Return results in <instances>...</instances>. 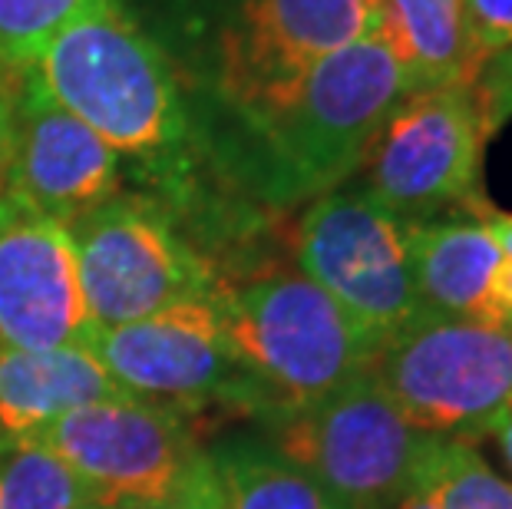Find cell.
<instances>
[{
	"instance_id": "6",
	"label": "cell",
	"mask_w": 512,
	"mask_h": 509,
	"mask_svg": "<svg viewBox=\"0 0 512 509\" xmlns=\"http://www.w3.org/2000/svg\"><path fill=\"white\" fill-rule=\"evenodd\" d=\"M93 328H119L172 305L212 298L215 268L179 215L152 192H116L67 225Z\"/></svg>"
},
{
	"instance_id": "28",
	"label": "cell",
	"mask_w": 512,
	"mask_h": 509,
	"mask_svg": "<svg viewBox=\"0 0 512 509\" xmlns=\"http://www.w3.org/2000/svg\"><path fill=\"white\" fill-rule=\"evenodd\" d=\"M10 443H14V440H10V437H7V433H4V430H0V453H4V450L10 447Z\"/></svg>"
},
{
	"instance_id": "5",
	"label": "cell",
	"mask_w": 512,
	"mask_h": 509,
	"mask_svg": "<svg viewBox=\"0 0 512 509\" xmlns=\"http://www.w3.org/2000/svg\"><path fill=\"white\" fill-rule=\"evenodd\" d=\"M50 450L86 483L93 509H222L202 420L123 394L70 410L24 440Z\"/></svg>"
},
{
	"instance_id": "22",
	"label": "cell",
	"mask_w": 512,
	"mask_h": 509,
	"mask_svg": "<svg viewBox=\"0 0 512 509\" xmlns=\"http://www.w3.org/2000/svg\"><path fill=\"white\" fill-rule=\"evenodd\" d=\"M476 96L479 106H483L486 129L493 136L499 126L512 119V43L483 63L476 77Z\"/></svg>"
},
{
	"instance_id": "1",
	"label": "cell",
	"mask_w": 512,
	"mask_h": 509,
	"mask_svg": "<svg viewBox=\"0 0 512 509\" xmlns=\"http://www.w3.org/2000/svg\"><path fill=\"white\" fill-rule=\"evenodd\" d=\"M403 96L387 43L367 34L314 63L275 110L252 123H192L195 159L225 192L281 215L341 189Z\"/></svg>"
},
{
	"instance_id": "2",
	"label": "cell",
	"mask_w": 512,
	"mask_h": 509,
	"mask_svg": "<svg viewBox=\"0 0 512 509\" xmlns=\"http://www.w3.org/2000/svg\"><path fill=\"white\" fill-rule=\"evenodd\" d=\"M195 126L252 123L314 63L374 34L377 0H169ZM166 47V50H169Z\"/></svg>"
},
{
	"instance_id": "7",
	"label": "cell",
	"mask_w": 512,
	"mask_h": 509,
	"mask_svg": "<svg viewBox=\"0 0 512 509\" xmlns=\"http://www.w3.org/2000/svg\"><path fill=\"white\" fill-rule=\"evenodd\" d=\"M370 377L417 430L489 437L512 407V334L420 308L377 348Z\"/></svg>"
},
{
	"instance_id": "23",
	"label": "cell",
	"mask_w": 512,
	"mask_h": 509,
	"mask_svg": "<svg viewBox=\"0 0 512 509\" xmlns=\"http://www.w3.org/2000/svg\"><path fill=\"white\" fill-rule=\"evenodd\" d=\"M493 324L512 334V258L506 255L493 275Z\"/></svg>"
},
{
	"instance_id": "14",
	"label": "cell",
	"mask_w": 512,
	"mask_h": 509,
	"mask_svg": "<svg viewBox=\"0 0 512 509\" xmlns=\"http://www.w3.org/2000/svg\"><path fill=\"white\" fill-rule=\"evenodd\" d=\"M407 238L420 305L453 318L493 324V275L503 252L486 222L479 215L413 222Z\"/></svg>"
},
{
	"instance_id": "4",
	"label": "cell",
	"mask_w": 512,
	"mask_h": 509,
	"mask_svg": "<svg viewBox=\"0 0 512 509\" xmlns=\"http://www.w3.org/2000/svg\"><path fill=\"white\" fill-rule=\"evenodd\" d=\"M212 301L228 344L265 394L261 427L357 381L377 354L328 291L281 262L219 285Z\"/></svg>"
},
{
	"instance_id": "8",
	"label": "cell",
	"mask_w": 512,
	"mask_h": 509,
	"mask_svg": "<svg viewBox=\"0 0 512 509\" xmlns=\"http://www.w3.org/2000/svg\"><path fill=\"white\" fill-rule=\"evenodd\" d=\"M489 129L476 83L410 93L384 119L361 159L364 192L403 222H433L450 209H486L479 196Z\"/></svg>"
},
{
	"instance_id": "9",
	"label": "cell",
	"mask_w": 512,
	"mask_h": 509,
	"mask_svg": "<svg viewBox=\"0 0 512 509\" xmlns=\"http://www.w3.org/2000/svg\"><path fill=\"white\" fill-rule=\"evenodd\" d=\"M261 437L351 509H390L410 496L437 440L400 414L370 371L318 404L261 427Z\"/></svg>"
},
{
	"instance_id": "12",
	"label": "cell",
	"mask_w": 512,
	"mask_h": 509,
	"mask_svg": "<svg viewBox=\"0 0 512 509\" xmlns=\"http://www.w3.org/2000/svg\"><path fill=\"white\" fill-rule=\"evenodd\" d=\"M123 192V162L90 126L63 110L37 67L10 73V156L4 196L70 225Z\"/></svg>"
},
{
	"instance_id": "3",
	"label": "cell",
	"mask_w": 512,
	"mask_h": 509,
	"mask_svg": "<svg viewBox=\"0 0 512 509\" xmlns=\"http://www.w3.org/2000/svg\"><path fill=\"white\" fill-rule=\"evenodd\" d=\"M34 67L63 110L133 159V176L146 192L166 189L192 169L195 129L185 80L123 0H93Z\"/></svg>"
},
{
	"instance_id": "15",
	"label": "cell",
	"mask_w": 512,
	"mask_h": 509,
	"mask_svg": "<svg viewBox=\"0 0 512 509\" xmlns=\"http://www.w3.org/2000/svg\"><path fill=\"white\" fill-rule=\"evenodd\" d=\"M123 394L83 344L50 351L0 348V430L10 440H24L70 410Z\"/></svg>"
},
{
	"instance_id": "18",
	"label": "cell",
	"mask_w": 512,
	"mask_h": 509,
	"mask_svg": "<svg viewBox=\"0 0 512 509\" xmlns=\"http://www.w3.org/2000/svg\"><path fill=\"white\" fill-rule=\"evenodd\" d=\"M413 493L433 509H512V483L486 463L470 440L437 437Z\"/></svg>"
},
{
	"instance_id": "21",
	"label": "cell",
	"mask_w": 512,
	"mask_h": 509,
	"mask_svg": "<svg viewBox=\"0 0 512 509\" xmlns=\"http://www.w3.org/2000/svg\"><path fill=\"white\" fill-rule=\"evenodd\" d=\"M466 27L479 63L496 57L512 43V0H463Z\"/></svg>"
},
{
	"instance_id": "24",
	"label": "cell",
	"mask_w": 512,
	"mask_h": 509,
	"mask_svg": "<svg viewBox=\"0 0 512 509\" xmlns=\"http://www.w3.org/2000/svg\"><path fill=\"white\" fill-rule=\"evenodd\" d=\"M7 156H10V73L0 70V196L7 182Z\"/></svg>"
},
{
	"instance_id": "19",
	"label": "cell",
	"mask_w": 512,
	"mask_h": 509,
	"mask_svg": "<svg viewBox=\"0 0 512 509\" xmlns=\"http://www.w3.org/2000/svg\"><path fill=\"white\" fill-rule=\"evenodd\" d=\"M0 509H93V493L50 450L10 443L0 453Z\"/></svg>"
},
{
	"instance_id": "16",
	"label": "cell",
	"mask_w": 512,
	"mask_h": 509,
	"mask_svg": "<svg viewBox=\"0 0 512 509\" xmlns=\"http://www.w3.org/2000/svg\"><path fill=\"white\" fill-rule=\"evenodd\" d=\"M374 34L387 43L407 96L476 83L483 70L463 0H377Z\"/></svg>"
},
{
	"instance_id": "29",
	"label": "cell",
	"mask_w": 512,
	"mask_h": 509,
	"mask_svg": "<svg viewBox=\"0 0 512 509\" xmlns=\"http://www.w3.org/2000/svg\"><path fill=\"white\" fill-rule=\"evenodd\" d=\"M119 509H162V506H119Z\"/></svg>"
},
{
	"instance_id": "11",
	"label": "cell",
	"mask_w": 512,
	"mask_h": 509,
	"mask_svg": "<svg viewBox=\"0 0 512 509\" xmlns=\"http://www.w3.org/2000/svg\"><path fill=\"white\" fill-rule=\"evenodd\" d=\"M407 235L410 222L354 186L308 202L294 229L301 275L328 291L377 348L423 308Z\"/></svg>"
},
{
	"instance_id": "10",
	"label": "cell",
	"mask_w": 512,
	"mask_h": 509,
	"mask_svg": "<svg viewBox=\"0 0 512 509\" xmlns=\"http://www.w3.org/2000/svg\"><path fill=\"white\" fill-rule=\"evenodd\" d=\"M86 351L126 394L202 417L225 410L261 427L268 404L252 371L228 344L212 298L172 305L119 328H90Z\"/></svg>"
},
{
	"instance_id": "13",
	"label": "cell",
	"mask_w": 512,
	"mask_h": 509,
	"mask_svg": "<svg viewBox=\"0 0 512 509\" xmlns=\"http://www.w3.org/2000/svg\"><path fill=\"white\" fill-rule=\"evenodd\" d=\"M90 328L67 225L0 196V348H73Z\"/></svg>"
},
{
	"instance_id": "27",
	"label": "cell",
	"mask_w": 512,
	"mask_h": 509,
	"mask_svg": "<svg viewBox=\"0 0 512 509\" xmlns=\"http://www.w3.org/2000/svg\"><path fill=\"white\" fill-rule=\"evenodd\" d=\"M390 509H433V503L427 500V496L410 493V496H403V500H400L397 506H390Z\"/></svg>"
},
{
	"instance_id": "20",
	"label": "cell",
	"mask_w": 512,
	"mask_h": 509,
	"mask_svg": "<svg viewBox=\"0 0 512 509\" xmlns=\"http://www.w3.org/2000/svg\"><path fill=\"white\" fill-rule=\"evenodd\" d=\"M93 0H0V70L34 67L50 40Z\"/></svg>"
},
{
	"instance_id": "17",
	"label": "cell",
	"mask_w": 512,
	"mask_h": 509,
	"mask_svg": "<svg viewBox=\"0 0 512 509\" xmlns=\"http://www.w3.org/2000/svg\"><path fill=\"white\" fill-rule=\"evenodd\" d=\"M222 509H351L261 433L209 443Z\"/></svg>"
},
{
	"instance_id": "26",
	"label": "cell",
	"mask_w": 512,
	"mask_h": 509,
	"mask_svg": "<svg viewBox=\"0 0 512 509\" xmlns=\"http://www.w3.org/2000/svg\"><path fill=\"white\" fill-rule=\"evenodd\" d=\"M489 437L496 440V447H499V453H503V460H506V467H509V473H512V407L503 414V420L493 427V433Z\"/></svg>"
},
{
	"instance_id": "25",
	"label": "cell",
	"mask_w": 512,
	"mask_h": 509,
	"mask_svg": "<svg viewBox=\"0 0 512 509\" xmlns=\"http://www.w3.org/2000/svg\"><path fill=\"white\" fill-rule=\"evenodd\" d=\"M479 219L486 222L489 235L496 238L499 252H503L506 258H512V212H499V209H493V205H486V209L479 212Z\"/></svg>"
}]
</instances>
